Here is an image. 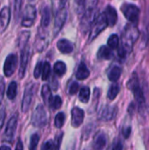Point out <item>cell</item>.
Masks as SVG:
<instances>
[{"mask_svg":"<svg viewBox=\"0 0 149 150\" xmlns=\"http://www.w3.org/2000/svg\"><path fill=\"white\" fill-rule=\"evenodd\" d=\"M4 88H5V83L4 80L2 76H0V103L3 100L4 98Z\"/></svg>","mask_w":149,"mask_h":150,"instance_id":"cell-41","label":"cell"},{"mask_svg":"<svg viewBox=\"0 0 149 150\" xmlns=\"http://www.w3.org/2000/svg\"><path fill=\"white\" fill-rule=\"evenodd\" d=\"M104 14H105V18L107 20L108 25L113 26L116 25V23L118 21V13H117V11L114 7L108 5L105 11Z\"/></svg>","mask_w":149,"mask_h":150,"instance_id":"cell-15","label":"cell"},{"mask_svg":"<svg viewBox=\"0 0 149 150\" xmlns=\"http://www.w3.org/2000/svg\"><path fill=\"white\" fill-rule=\"evenodd\" d=\"M62 105V100L59 96H55L54 98H53V100L51 102L50 106L54 109V110H57L60 109Z\"/></svg>","mask_w":149,"mask_h":150,"instance_id":"cell-36","label":"cell"},{"mask_svg":"<svg viewBox=\"0 0 149 150\" xmlns=\"http://www.w3.org/2000/svg\"><path fill=\"white\" fill-rule=\"evenodd\" d=\"M107 26H108V23H107L105 14L101 13V14L97 15V17L96 18V19L94 20V22L90 27V32L89 40H88L89 42L95 40Z\"/></svg>","mask_w":149,"mask_h":150,"instance_id":"cell-3","label":"cell"},{"mask_svg":"<svg viewBox=\"0 0 149 150\" xmlns=\"http://www.w3.org/2000/svg\"><path fill=\"white\" fill-rule=\"evenodd\" d=\"M41 97L44 100V103L47 105L50 106L51 102L53 100V97H52V93H51V90L50 87L47 84H45L42 86L41 89Z\"/></svg>","mask_w":149,"mask_h":150,"instance_id":"cell-25","label":"cell"},{"mask_svg":"<svg viewBox=\"0 0 149 150\" xmlns=\"http://www.w3.org/2000/svg\"><path fill=\"white\" fill-rule=\"evenodd\" d=\"M30 56V47L28 44L21 49V61H20V67L18 70V76L19 78H23L25 73L26 66L29 61Z\"/></svg>","mask_w":149,"mask_h":150,"instance_id":"cell-11","label":"cell"},{"mask_svg":"<svg viewBox=\"0 0 149 150\" xmlns=\"http://www.w3.org/2000/svg\"><path fill=\"white\" fill-rule=\"evenodd\" d=\"M120 91V87L118 83H113L111 85L109 91H108V94L107 97L110 100H114L116 98V97L118 96L119 92Z\"/></svg>","mask_w":149,"mask_h":150,"instance_id":"cell-30","label":"cell"},{"mask_svg":"<svg viewBox=\"0 0 149 150\" xmlns=\"http://www.w3.org/2000/svg\"><path fill=\"white\" fill-rule=\"evenodd\" d=\"M47 123V116L46 110L42 105H39L33 111L32 115V124L35 127H44Z\"/></svg>","mask_w":149,"mask_h":150,"instance_id":"cell-5","label":"cell"},{"mask_svg":"<svg viewBox=\"0 0 149 150\" xmlns=\"http://www.w3.org/2000/svg\"><path fill=\"white\" fill-rule=\"evenodd\" d=\"M54 71L58 76H63L66 73V65H65V63L61 62V61L55 62V64L54 66Z\"/></svg>","mask_w":149,"mask_h":150,"instance_id":"cell-31","label":"cell"},{"mask_svg":"<svg viewBox=\"0 0 149 150\" xmlns=\"http://www.w3.org/2000/svg\"><path fill=\"white\" fill-rule=\"evenodd\" d=\"M62 134H61L59 136L56 137L55 142L54 141H47L46 142L42 147H41V150H59L60 145H61V138H62Z\"/></svg>","mask_w":149,"mask_h":150,"instance_id":"cell-20","label":"cell"},{"mask_svg":"<svg viewBox=\"0 0 149 150\" xmlns=\"http://www.w3.org/2000/svg\"><path fill=\"white\" fill-rule=\"evenodd\" d=\"M121 73H122V69L120 67L113 66L108 73V78L112 82H117L119 79Z\"/></svg>","mask_w":149,"mask_h":150,"instance_id":"cell-26","label":"cell"},{"mask_svg":"<svg viewBox=\"0 0 149 150\" xmlns=\"http://www.w3.org/2000/svg\"><path fill=\"white\" fill-rule=\"evenodd\" d=\"M47 34L45 32H43V30H41V28H39V33L35 40V47L36 49L40 52L42 50H44L46 48V47L47 46Z\"/></svg>","mask_w":149,"mask_h":150,"instance_id":"cell-16","label":"cell"},{"mask_svg":"<svg viewBox=\"0 0 149 150\" xmlns=\"http://www.w3.org/2000/svg\"><path fill=\"white\" fill-rule=\"evenodd\" d=\"M17 64H18V57L16 54H10L4 62V76L7 77H10L13 75V73L16 70L17 68Z\"/></svg>","mask_w":149,"mask_h":150,"instance_id":"cell-9","label":"cell"},{"mask_svg":"<svg viewBox=\"0 0 149 150\" xmlns=\"http://www.w3.org/2000/svg\"><path fill=\"white\" fill-rule=\"evenodd\" d=\"M17 125H18V115L15 114L9 120L6 128H5L4 136L7 141H10V142L12 141V139L14 137V134L16 132Z\"/></svg>","mask_w":149,"mask_h":150,"instance_id":"cell-12","label":"cell"},{"mask_svg":"<svg viewBox=\"0 0 149 150\" xmlns=\"http://www.w3.org/2000/svg\"><path fill=\"white\" fill-rule=\"evenodd\" d=\"M65 120V114L63 112H59L54 119V126L57 128H61Z\"/></svg>","mask_w":149,"mask_h":150,"instance_id":"cell-35","label":"cell"},{"mask_svg":"<svg viewBox=\"0 0 149 150\" xmlns=\"http://www.w3.org/2000/svg\"><path fill=\"white\" fill-rule=\"evenodd\" d=\"M97 9L89 10V11H85V13L83 14V16L81 19V23H80V29H81L82 33H86L89 31V29H90L94 20L97 17Z\"/></svg>","mask_w":149,"mask_h":150,"instance_id":"cell-6","label":"cell"},{"mask_svg":"<svg viewBox=\"0 0 149 150\" xmlns=\"http://www.w3.org/2000/svg\"><path fill=\"white\" fill-rule=\"evenodd\" d=\"M66 18H67V10L65 7L56 11L54 25V36L61 30L63 25L65 24Z\"/></svg>","mask_w":149,"mask_h":150,"instance_id":"cell-10","label":"cell"},{"mask_svg":"<svg viewBox=\"0 0 149 150\" xmlns=\"http://www.w3.org/2000/svg\"><path fill=\"white\" fill-rule=\"evenodd\" d=\"M29 38H30V32L24 31L20 33L18 40V46L21 49L27 45V41H28Z\"/></svg>","mask_w":149,"mask_h":150,"instance_id":"cell-29","label":"cell"},{"mask_svg":"<svg viewBox=\"0 0 149 150\" xmlns=\"http://www.w3.org/2000/svg\"><path fill=\"white\" fill-rule=\"evenodd\" d=\"M90 76V70L88 69L86 64L82 62L76 70V77L78 80H84L86 78H88Z\"/></svg>","mask_w":149,"mask_h":150,"instance_id":"cell-22","label":"cell"},{"mask_svg":"<svg viewBox=\"0 0 149 150\" xmlns=\"http://www.w3.org/2000/svg\"><path fill=\"white\" fill-rule=\"evenodd\" d=\"M108 44V47H110L112 50V49H117L119 47V38L117 34H112L107 41Z\"/></svg>","mask_w":149,"mask_h":150,"instance_id":"cell-32","label":"cell"},{"mask_svg":"<svg viewBox=\"0 0 149 150\" xmlns=\"http://www.w3.org/2000/svg\"><path fill=\"white\" fill-rule=\"evenodd\" d=\"M15 150H24V148H23V143L21 142L20 139L18 140V142H17V145H16V149Z\"/></svg>","mask_w":149,"mask_h":150,"instance_id":"cell-45","label":"cell"},{"mask_svg":"<svg viewBox=\"0 0 149 150\" xmlns=\"http://www.w3.org/2000/svg\"><path fill=\"white\" fill-rule=\"evenodd\" d=\"M78 90H79V84H78V83L74 82V83H71V85L69 87V90H68V92H69L70 95H75V94L77 93Z\"/></svg>","mask_w":149,"mask_h":150,"instance_id":"cell-40","label":"cell"},{"mask_svg":"<svg viewBox=\"0 0 149 150\" xmlns=\"http://www.w3.org/2000/svg\"><path fill=\"white\" fill-rule=\"evenodd\" d=\"M40 142V136L38 134H33L30 138L29 150H37V146Z\"/></svg>","mask_w":149,"mask_h":150,"instance_id":"cell-34","label":"cell"},{"mask_svg":"<svg viewBox=\"0 0 149 150\" xmlns=\"http://www.w3.org/2000/svg\"><path fill=\"white\" fill-rule=\"evenodd\" d=\"M123 149V145L120 142H118L117 143H115V145L113 146V149L112 150H122Z\"/></svg>","mask_w":149,"mask_h":150,"instance_id":"cell-44","label":"cell"},{"mask_svg":"<svg viewBox=\"0 0 149 150\" xmlns=\"http://www.w3.org/2000/svg\"><path fill=\"white\" fill-rule=\"evenodd\" d=\"M139 35L140 33L137 25H134L133 24L126 25L121 37V46L118 50L119 57L125 58L127 54L132 51L135 42L139 38Z\"/></svg>","mask_w":149,"mask_h":150,"instance_id":"cell-1","label":"cell"},{"mask_svg":"<svg viewBox=\"0 0 149 150\" xmlns=\"http://www.w3.org/2000/svg\"><path fill=\"white\" fill-rule=\"evenodd\" d=\"M131 132H132L131 127H123V129H122V134L126 139H127L130 136Z\"/></svg>","mask_w":149,"mask_h":150,"instance_id":"cell-43","label":"cell"},{"mask_svg":"<svg viewBox=\"0 0 149 150\" xmlns=\"http://www.w3.org/2000/svg\"><path fill=\"white\" fill-rule=\"evenodd\" d=\"M84 119V112L79 107H74L71 110V125L74 127H78L82 125Z\"/></svg>","mask_w":149,"mask_h":150,"instance_id":"cell-13","label":"cell"},{"mask_svg":"<svg viewBox=\"0 0 149 150\" xmlns=\"http://www.w3.org/2000/svg\"><path fill=\"white\" fill-rule=\"evenodd\" d=\"M117 113V108L115 106H105L100 112V120L105 121H110L114 119Z\"/></svg>","mask_w":149,"mask_h":150,"instance_id":"cell-17","label":"cell"},{"mask_svg":"<svg viewBox=\"0 0 149 150\" xmlns=\"http://www.w3.org/2000/svg\"><path fill=\"white\" fill-rule=\"evenodd\" d=\"M34 87L35 86H34L33 83H30L25 87L23 100H22V104H21V110H22L23 112H26L30 108V105L32 104V98H33V93H34V91H35Z\"/></svg>","mask_w":149,"mask_h":150,"instance_id":"cell-8","label":"cell"},{"mask_svg":"<svg viewBox=\"0 0 149 150\" xmlns=\"http://www.w3.org/2000/svg\"><path fill=\"white\" fill-rule=\"evenodd\" d=\"M11 19V10L8 6L3 7L0 11V33H3L8 27Z\"/></svg>","mask_w":149,"mask_h":150,"instance_id":"cell-14","label":"cell"},{"mask_svg":"<svg viewBox=\"0 0 149 150\" xmlns=\"http://www.w3.org/2000/svg\"><path fill=\"white\" fill-rule=\"evenodd\" d=\"M51 21V10L48 6H45L42 10V16H41V22H40V27H47Z\"/></svg>","mask_w":149,"mask_h":150,"instance_id":"cell-23","label":"cell"},{"mask_svg":"<svg viewBox=\"0 0 149 150\" xmlns=\"http://www.w3.org/2000/svg\"><path fill=\"white\" fill-rule=\"evenodd\" d=\"M5 116H6V112H5V108L4 105L2 104V102L0 103V131L4 126V122L5 120Z\"/></svg>","mask_w":149,"mask_h":150,"instance_id":"cell-38","label":"cell"},{"mask_svg":"<svg viewBox=\"0 0 149 150\" xmlns=\"http://www.w3.org/2000/svg\"><path fill=\"white\" fill-rule=\"evenodd\" d=\"M112 49L106 46H102L97 52V58L100 60H110L112 58Z\"/></svg>","mask_w":149,"mask_h":150,"instance_id":"cell-24","label":"cell"},{"mask_svg":"<svg viewBox=\"0 0 149 150\" xmlns=\"http://www.w3.org/2000/svg\"><path fill=\"white\" fill-rule=\"evenodd\" d=\"M21 4H22V1L21 0H15V6H14V11H15V14L18 16L19 14V11L21 10Z\"/></svg>","mask_w":149,"mask_h":150,"instance_id":"cell-42","label":"cell"},{"mask_svg":"<svg viewBox=\"0 0 149 150\" xmlns=\"http://www.w3.org/2000/svg\"><path fill=\"white\" fill-rule=\"evenodd\" d=\"M121 11L124 14V16L126 17V18L127 20H129V22H131V24L137 25L139 23V18H140V8L133 4H124L121 6Z\"/></svg>","mask_w":149,"mask_h":150,"instance_id":"cell-4","label":"cell"},{"mask_svg":"<svg viewBox=\"0 0 149 150\" xmlns=\"http://www.w3.org/2000/svg\"><path fill=\"white\" fill-rule=\"evenodd\" d=\"M106 136L105 134L100 133L97 134L93 141V149L95 150H103L106 145Z\"/></svg>","mask_w":149,"mask_h":150,"instance_id":"cell-21","label":"cell"},{"mask_svg":"<svg viewBox=\"0 0 149 150\" xmlns=\"http://www.w3.org/2000/svg\"><path fill=\"white\" fill-rule=\"evenodd\" d=\"M67 0H52V4L54 7V10L55 11V12L62 8L65 7Z\"/></svg>","mask_w":149,"mask_h":150,"instance_id":"cell-37","label":"cell"},{"mask_svg":"<svg viewBox=\"0 0 149 150\" xmlns=\"http://www.w3.org/2000/svg\"><path fill=\"white\" fill-rule=\"evenodd\" d=\"M51 74V66L49 64V62H46L43 63V68H42V80L43 81H47L48 79V77L50 76Z\"/></svg>","mask_w":149,"mask_h":150,"instance_id":"cell-33","label":"cell"},{"mask_svg":"<svg viewBox=\"0 0 149 150\" xmlns=\"http://www.w3.org/2000/svg\"><path fill=\"white\" fill-rule=\"evenodd\" d=\"M17 90H18V85L16 82H11L10 83V85L8 86V90L6 92L7 98L10 100H13L16 96H17Z\"/></svg>","mask_w":149,"mask_h":150,"instance_id":"cell-28","label":"cell"},{"mask_svg":"<svg viewBox=\"0 0 149 150\" xmlns=\"http://www.w3.org/2000/svg\"><path fill=\"white\" fill-rule=\"evenodd\" d=\"M57 47L63 54H70L74 49V46L71 43V41L66 39L60 40L57 42Z\"/></svg>","mask_w":149,"mask_h":150,"instance_id":"cell-19","label":"cell"},{"mask_svg":"<svg viewBox=\"0 0 149 150\" xmlns=\"http://www.w3.org/2000/svg\"><path fill=\"white\" fill-rule=\"evenodd\" d=\"M36 13H37L36 8L32 4L26 5L24 10L21 25L25 27H31L33 25L34 20L36 18Z\"/></svg>","mask_w":149,"mask_h":150,"instance_id":"cell-7","label":"cell"},{"mask_svg":"<svg viewBox=\"0 0 149 150\" xmlns=\"http://www.w3.org/2000/svg\"><path fill=\"white\" fill-rule=\"evenodd\" d=\"M90 97V90L89 87L84 86L80 90V93H79V100L82 103H88L89 99Z\"/></svg>","mask_w":149,"mask_h":150,"instance_id":"cell-27","label":"cell"},{"mask_svg":"<svg viewBox=\"0 0 149 150\" xmlns=\"http://www.w3.org/2000/svg\"><path fill=\"white\" fill-rule=\"evenodd\" d=\"M127 87H128L129 90H131L133 92L134 98H135V101L138 104V106L141 109L143 108L146 105V98H145L143 91H142V89L140 86L139 78H138V76H137V75L135 73L133 75V76L128 81Z\"/></svg>","mask_w":149,"mask_h":150,"instance_id":"cell-2","label":"cell"},{"mask_svg":"<svg viewBox=\"0 0 149 150\" xmlns=\"http://www.w3.org/2000/svg\"><path fill=\"white\" fill-rule=\"evenodd\" d=\"M42 68H43V63L41 62H38L34 69V72H33V76L36 79H38L40 76V75L42 73Z\"/></svg>","mask_w":149,"mask_h":150,"instance_id":"cell-39","label":"cell"},{"mask_svg":"<svg viewBox=\"0 0 149 150\" xmlns=\"http://www.w3.org/2000/svg\"><path fill=\"white\" fill-rule=\"evenodd\" d=\"M77 6L80 8V11H89L97 9V5L98 3V0H76Z\"/></svg>","mask_w":149,"mask_h":150,"instance_id":"cell-18","label":"cell"},{"mask_svg":"<svg viewBox=\"0 0 149 150\" xmlns=\"http://www.w3.org/2000/svg\"><path fill=\"white\" fill-rule=\"evenodd\" d=\"M0 150H11V149L7 146H2L0 147Z\"/></svg>","mask_w":149,"mask_h":150,"instance_id":"cell-46","label":"cell"}]
</instances>
